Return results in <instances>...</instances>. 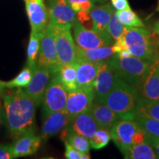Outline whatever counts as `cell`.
<instances>
[{"mask_svg": "<svg viewBox=\"0 0 159 159\" xmlns=\"http://www.w3.org/2000/svg\"><path fill=\"white\" fill-rule=\"evenodd\" d=\"M111 139L110 130L99 127L94 136L89 139V142L91 148L94 150H99L107 146Z\"/></svg>", "mask_w": 159, "mask_h": 159, "instance_id": "30", "label": "cell"}, {"mask_svg": "<svg viewBox=\"0 0 159 159\" xmlns=\"http://www.w3.org/2000/svg\"><path fill=\"white\" fill-rule=\"evenodd\" d=\"M72 118L65 110L55 111L44 116L40 137L45 142L50 137L61 132L69 125Z\"/></svg>", "mask_w": 159, "mask_h": 159, "instance_id": "15", "label": "cell"}, {"mask_svg": "<svg viewBox=\"0 0 159 159\" xmlns=\"http://www.w3.org/2000/svg\"><path fill=\"white\" fill-rule=\"evenodd\" d=\"M108 61L119 79L137 89L148 74L151 66L150 63L132 55L122 57L114 54Z\"/></svg>", "mask_w": 159, "mask_h": 159, "instance_id": "4", "label": "cell"}, {"mask_svg": "<svg viewBox=\"0 0 159 159\" xmlns=\"http://www.w3.org/2000/svg\"><path fill=\"white\" fill-rule=\"evenodd\" d=\"M134 120L142 128L147 134L151 136L159 137V121L156 119L142 114L136 112Z\"/></svg>", "mask_w": 159, "mask_h": 159, "instance_id": "26", "label": "cell"}, {"mask_svg": "<svg viewBox=\"0 0 159 159\" xmlns=\"http://www.w3.org/2000/svg\"><path fill=\"white\" fill-rule=\"evenodd\" d=\"M136 112L142 113L159 121V101H150L141 97Z\"/></svg>", "mask_w": 159, "mask_h": 159, "instance_id": "31", "label": "cell"}, {"mask_svg": "<svg viewBox=\"0 0 159 159\" xmlns=\"http://www.w3.org/2000/svg\"><path fill=\"white\" fill-rule=\"evenodd\" d=\"M152 32H153V33H155V34L159 35V20L154 25Z\"/></svg>", "mask_w": 159, "mask_h": 159, "instance_id": "39", "label": "cell"}, {"mask_svg": "<svg viewBox=\"0 0 159 159\" xmlns=\"http://www.w3.org/2000/svg\"><path fill=\"white\" fill-rule=\"evenodd\" d=\"M55 31L56 27L49 22L46 28L39 46L35 64L48 69L54 75L59 72L61 65L57 54L55 43Z\"/></svg>", "mask_w": 159, "mask_h": 159, "instance_id": "6", "label": "cell"}, {"mask_svg": "<svg viewBox=\"0 0 159 159\" xmlns=\"http://www.w3.org/2000/svg\"><path fill=\"white\" fill-rule=\"evenodd\" d=\"M138 89L142 98L159 101V58L151 63L148 74Z\"/></svg>", "mask_w": 159, "mask_h": 159, "instance_id": "16", "label": "cell"}, {"mask_svg": "<svg viewBox=\"0 0 159 159\" xmlns=\"http://www.w3.org/2000/svg\"><path fill=\"white\" fill-rule=\"evenodd\" d=\"M115 54L111 45L91 49H82L77 47V61H87L91 62H102L108 61Z\"/></svg>", "mask_w": 159, "mask_h": 159, "instance_id": "22", "label": "cell"}, {"mask_svg": "<svg viewBox=\"0 0 159 159\" xmlns=\"http://www.w3.org/2000/svg\"><path fill=\"white\" fill-rule=\"evenodd\" d=\"M141 97L136 87L128 84L116 75L114 86L103 103L122 119L134 120Z\"/></svg>", "mask_w": 159, "mask_h": 159, "instance_id": "2", "label": "cell"}, {"mask_svg": "<svg viewBox=\"0 0 159 159\" xmlns=\"http://www.w3.org/2000/svg\"><path fill=\"white\" fill-rule=\"evenodd\" d=\"M33 67L27 65L16 77L8 82H6L7 89L26 88L31 80L32 75H33Z\"/></svg>", "mask_w": 159, "mask_h": 159, "instance_id": "28", "label": "cell"}, {"mask_svg": "<svg viewBox=\"0 0 159 159\" xmlns=\"http://www.w3.org/2000/svg\"><path fill=\"white\" fill-rule=\"evenodd\" d=\"M116 14L119 19V21L125 27H145L144 24L140 19V18L131 9L116 11Z\"/></svg>", "mask_w": 159, "mask_h": 159, "instance_id": "29", "label": "cell"}, {"mask_svg": "<svg viewBox=\"0 0 159 159\" xmlns=\"http://www.w3.org/2000/svg\"><path fill=\"white\" fill-rule=\"evenodd\" d=\"M41 138L35 132H29L16 138L11 144L14 158L35 154L41 146Z\"/></svg>", "mask_w": 159, "mask_h": 159, "instance_id": "17", "label": "cell"}, {"mask_svg": "<svg viewBox=\"0 0 159 159\" xmlns=\"http://www.w3.org/2000/svg\"><path fill=\"white\" fill-rule=\"evenodd\" d=\"M2 114H1V112H0V125H1V124H2Z\"/></svg>", "mask_w": 159, "mask_h": 159, "instance_id": "40", "label": "cell"}, {"mask_svg": "<svg viewBox=\"0 0 159 159\" xmlns=\"http://www.w3.org/2000/svg\"><path fill=\"white\" fill-rule=\"evenodd\" d=\"M99 126L91 116L90 111L83 113L73 117L67 128L90 139Z\"/></svg>", "mask_w": 159, "mask_h": 159, "instance_id": "19", "label": "cell"}, {"mask_svg": "<svg viewBox=\"0 0 159 159\" xmlns=\"http://www.w3.org/2000/svg\"><path fill=\"white\" fill-rule=\"evenodd\" d=\"M47 3L49 22L58 28H72L77 16L67 0H47Z\"/></svg>", "mask_w": 159, "mask_h": 159, "instance_id": "9", "label": "cell"}, {"mask_svg": "<svg viewBox=\"0 0 159 159\" xmlns=\"http://www.w3.org/2000/svg\"><path fill=\"white\" fill-rule=\"evenodd\" d=\"M73 35L77 47L82 49H91L112 45L113 40L110 35H105L94 30L85 28L78 20L72 26Z\"/></svg>", "mask_w": 159, "mask_h": 159, "instance_id": "8", "label": "cell"}, {"mask_svg": "<svg viewBox=\"0 0 159 159\" xmlns=\"http://www.w3.org/2000/svg\"><path fill=\"white\" fill-rule=\"evenodd\" d=\"M53 75L48 69L35 64L33 67V75L25 91L34 100L38 106L42 103L47 85Z\"/></svg>", "mask_w": 159, "mask_h": 159, "instance_id": "13", "label": "cell"}, {"mask_svg": "<svg viewBox=\"0 0 159 159\" xmlns=\"http://www.w3.org/2000/svg\"><path fill=\"white\" fill-rule=\"evenodd\" d=\"M121 38L132 56L150 63L159 58L157 44L145 27H125Z\"/></svg>", "mask_w": 159, "mask_h": 159, "instance_id": "3", "label": "cell"}, {"mask_svg": "<svg viewBox=\"0 0 159 159\" xmlns=\"http://www.w3.org/2000/svg\"><path fill=\"white\" fill-rule=\"evenodd\" d=\"M5 89H7V87H6V82L0 80V96L3 94L4 91H5Z\"/></svg>", "mask_w": 159, "mask_h": 159, "instance_id": "38", "label": "cell"}, {"mask_svg": "<svg viewBox=\"0 0 159 159\" xmlns=\"http://www.w3.org/2000/svg\"><path fill=\"white\" fill-rule=\"evenodd\" d=\"M32 31L43 33L49 24V12L43 0H25Z\"/></svg>", "mask_w": 159, "mask_h": 159, "instance_id": "14", "label": "cell"}, {"mask_svg": "<svg viewBox=\"0 0 159 159\" xmlns=\"http://www.w3.org/2000/svg\"><path fill=\"white\" fill-rule=\"evenodd\" d=\"M57 57L61 65L75 63L77 61V45L71 35V30L56 27L55 31Z\"/></svg>", "mask_w": 159, "mask_h": 159, "instance_id": "11", "label": "cell"}, {"mask_svg": "<svg viewBox=\"0 0 159 159\" xmlns=\"http://www.w3.org/2000/svg\"><path fill=\"white\" fill-rule=\"evenodd\" d=\"M43 33H36V32L32 31L30 37V41L27 47V65L33 67L35 66L38 56V53L39 50V46L41 40L42 39Z\"/></svg>", "mask_w": 159, "mask_h": 159, "instance_id": "27", "label": "cell"}, {"mask_svg": "<svg viewBox=\"0 0 159 159\" xmlns=\"http://www.w3.org/2000/svg\"><path fill=\"white\" fill-rule=\"evenodd\" d=\"M58 73L61 81L67 91H71L77 88L76 63L63 64Z\"/></svg>", "mask_w": 159, "mask_h": 159, "instance_id": "25", "label": "cell"}, {"mask_svg": "<svg viewBox=\"0 0 159 159\" xmlns=\"http://www.w3.org/2000/svg\"><path fill=\"white\" fill-rule=\"evenodd\" d=\"M112 140L121 152L134 144L147 141V133L131 119H121L110 130Z\"/></svg>", "mask_w": 159, "mask_h": 159, "instance_id": "5", "label": "cell"}, {"mask_svg": "<svg viewBox=\"0 0 159 159\" xmlns=\"http://www.w3.org/2000/svg\"><path fill=\"white\" fill-rule=\"evenodd\" d=\"M3 105L7 128L12 136L18 138L29 132H35L36 104L25 90L3 93Z\"/></svg>", "mask_w": 159, "mask_h": 159, "instance_id": "1", "label": "cell"}, {"mask_svg": "<svg viewBox=\"0 0 159 159\" xmlns=\"http://www.w3.org/2000/svg\"><path fill=\"white\" fill-rule=\"evenodd\" d=\"M65 144V157L67 159H89L90 156L89 153L80 152L73 148L66 141H63Z\"/></svg>", "mask_w": 159, "mask_h": 159, "instance_id": "34", "label": "cell"}, {"mask_svg": "<svg viewBox=\"0 0 159 159\" xmlns=\"http://www.w3.org/2000/svg\"><path fill=\"white\" fill-rule=\"evenodd\" d=\"M149 144H151L156 152L157 158H159V137L151 136L147 134V141Z\"/></svg>", "mask_w": 159, "mask_h": 159, "instance_id": "37", "label": "cell"}, {"mask_svg": "<svg viewBox=\"0 0 159 159\" xmlns=\"http://www.w3.org/2000/svg\"><path fill=\"white\" fill-rule=\"evenodd\" d=\"M89 111L100 128L109 130H111L113 126L122 119L108 105L97 100L94 101Z\"/></svg>", "mask_w": 159, "mask_h": 159, "instance_id": "18", "label": "cell"}, {"mask_svg": "<svg viewBox=\"0 0 159 159\" xmlns=\"http://www.w3.org/2000/svg\"><path fill=\"white\" fill-rule=\"evenodd\" d=\"M125 26L119 21L116 12L113 13L108 26V32L114 41H116L124 33Z\"/></svg>", "mask_w": 159, "mask_h": 159, "instance_id": "32", "label": "cell"}, {"mask_svg": "<svg viewBox=\"0 0 159 159\" xmlns=\"http://www.w3.org/2000/svg\"><path fill=\"white\" fill-rule=\"evenodd\" d=\"M76 65L77 88L94 90V82L98 71V63L77 60Z\"/></svg>", "mask_w": 159, "mask_h": 159, "instance_id": "20", "label": "cell"}, {"mask_svg": "<svg viewBox=\"0 0 159 159\" xmlns=\"http://www.w3.org/2000/svg\"><path fill=\"white\" fill-rule=\"evenodd\" d=\"M14 158L11 145L0 144V159Z\"/></svg>", "mask_w": 159, "mask_h": 159, "instance_id": "35", "label": "cell"}, {"mask_svg": "<svg viewBox=\"0 0 159 159\" xmlns=\"http://www.w3.org/2000/svg\"><path fill=\"white\" fill-rule=\"evenodd\" d=\"M94 101L93 89L77 88L69 91L64 110L71 118L90 111Z\"/></svg>", "mask_w": 159, "mask_h": 159, "instance_id": "10", "label": "cell"}, {"mask_svg": "<svg viewBox=\"0 0 159 159\" xmlns=\"http://www.w3.org/2000/svg\"><path fill=\"white\" fill-rule=\"evenodd\" d=\"M113 7L116 11L131 9L128 0H111Z\"/></svg>", "mask_w": 159, "mask_h": 159, "instance_id": "36", "label": "cell"}, {"mask_svg": "<svg viewBox=\"0 0 159 159\" xmlns=\"http://www.w3.org/2000/svg\"><path fill=\"white\" fill-rule=\"evenodd\" d=\"M94 2H98V1H101V0H93Z\"/></svg>", "mask_w": 159, "mask_h": 159, "instance_id": "42", "label": "cell"}, {"mask_svg": "<svg viewBox=\"0 0 159 159\" xmlns=\"http://www.w3.org/2000/svg\"><path fill=\"white\" fill-rule=\"evenodd\" d=\"M114 13V7L109 4H104L99 7H94L90 12L92 29L102 34L109 35L108 26L111 16Z\"/></svg>", "mask_w": 159, "mask_h": 159, "instance_id": "21", "label": "cell"}, {"mask_svg": "<svg viewBox=\"0 0 159 159\" xmlns=\"http://www.w3.org/2000/svg\"><path fill=\"white\" fill-rule=\"evenodd\" d=\"M67 2L76 13L78 12L90 13L94 8V2L93 0H67Z\"/></svg>", "mask_w": 159, "mask_h": 159, "instance_id": "33", "label": "cell"}, {"mask_svg": "<svg viewBox=\"0 0 159 159\" xmlns=\"http://www.w3.org/2000/svg\"><path fill=\"white\" fill-rule=\"evenodd\" d=\"M61 139L63 141H66L77 150L85 153H89L91 149L89 139L70 130L67 127L61 132Z\"/></svg>", "mask_w": 159, "mask_h": 159, "instance_id": "24", "label": "cell"}, {"mask_svg": "<svg viewBox=\"0 0 159 159\" xmlns=\"http://www.w3.org/2000/svg\"><path fill=\"white\" fill-rule=\"evenodd\" d=\"M116 75L108 61L98 63V71L94 85V100L103 102L112 89Z\"/></svg>", "mask_w": 159, "mask_h": 159, "instance_id": "12", "label": "cell"}, {"mask_svg": "<svg viewBox=\"0 0 159 159\" xmlns=\"http://www.w3.org/2000/svg\"><path fill=\"white\" fill-rule=\"evenodd\" d=\"M69 91L63 85L59 73L52 77L46 89L42 101L43 116L65 109Z\"/></svg>", "mask_w": 159, "mask_h": 159, "instance_id": "7", "label": "cell"}, {"mask_svg": "<svg viewBox=\"0 0 159 159\" xmlns=\"http://www.w3.org/2000/svg\"><path fill=\"white\" fill-rule=\"evenodd\" d=\"M1 108H2V104H1V102H0V111H1Z\"/></svg>", "mask_w": 159, "mask_h": 159, "instance_id": "41", "label": "cell"}, {"mask_svg": "<svg viewBox=\"0 0 159 159\" xmlns=\"http://www.w3.org/2000/svg\"><path fill=\"white\" fill-rule=\"evenodd\" d=\"M126 159H156L157 156L153 148L148 142L134 144L122 151Z\"/></svg>", "mask_w": 159, "mask_h": 159, "instance_id": "23", "label": "cell"}]
</instances>
